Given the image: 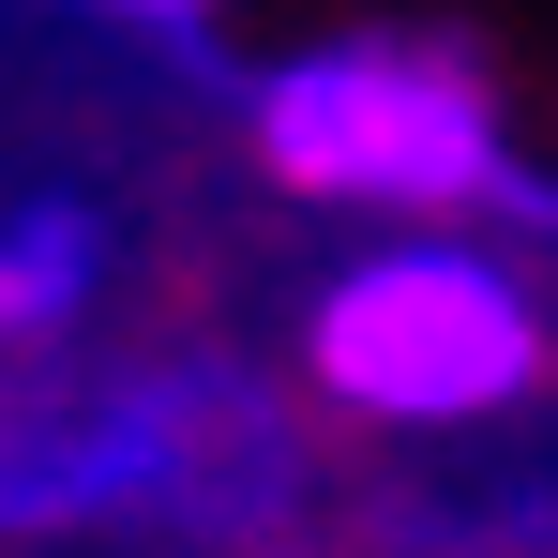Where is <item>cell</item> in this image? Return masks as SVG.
<instances>
[{
  "label": "cell",
  "mask_w": 558,
  "mask_h": 558,
  "mask_svg": "<svg viewBox=\"0 0 558 558\" xmlns=\"http://www.w3.org/2000/svg\"><path fill=\"white\" fill-rule=\"evenodd\" d=\"M302 377H317V408L392 423V438L498 423V408L544 392V287L498 242H468V227H392L377 257H348L317 287Z\"/></svg>",
  "instance_id": "3"
},
{
  "label": "cell",
  "mask_w": 558,
  "mask_h": 558,
  "mask_svg": "<svg viewBox=\"0 0 558 558\" xmlns=\"http://www.w3.org/2000/svg\"><path fill=\"white\" fill-rule=\"evenodd\" d=\"M106 15H151V31H182V15H211V0H106Z\"/></svg>",
  "instance_id": "5"
},
{
  "label": "cell",
  "mask_w": 558,
  "mask_h": 558,
  "mask_svg": "<svg viewBox=\"0 0 558 558\" xmlns=\"http://www.w3.org/2000/svg\"><path fill=\"white\" fill-rule=\"evenodd\" d=\"M272 498H287V423L227 363H136V377L0 392V529H106V513L242 529Z\"/></svg>",
  "instance_id": "1"
},
{
  "label": "cell",
  "mask_w": 558,
  "mask_h": 558,
  "mask_svg": "<svg viewBox=\"0 0 558 558\" xmlns=\"http://www.w3.org/2000/svg\"><path fill=\"white\" fill-rule=\"evenodd\" d=\"M242 136L287 196H332V211H392V227H468L483 196H513V136L483 61L438 31H348V46H302L242 92Z\"/></svg>",
  "instance_id": "2"
},
{
  "label": "cell",
  "mask_w": 558,
  "mask_h": 558,
  "mask_svg": "<svg viewBox=\"0 0 558 558\" xmlns=\"http://www.w3.org/2000/svg\"><path fill=\"white\" fill-rule=\"evenodd\" d=\"M106 287V227L76 196H15L0 211V348H61Z\"/></svg>",
  "instance_id": "4"
}]
</instances>
